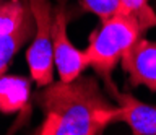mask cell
Masks as SVG:
<instances>
[{
    "label": "cell",
    "instance_id": "6da1fadb",
    "mask_svg": "<svg viewBox=\"0 0 156 135\" xmlns=\"http://www.w3.org/2000/svg\"><path fill=\"white\" fill-rule=\"evenodd\" d=\"M36 103L44 112L39 135H99L120 117L94 76L52 81L36 94Z\"/></svg>",
    "mask_w": 156,
    "mask_h": 135
},
{
    "label": "cell",
    "instance_id": "7a4b0ae2",
    "mask_svg": "<svg viewBox=\"0 0 156 135\" xmlns=\"http://www.w3.org/2000/svg\"><path fill=\"white\" fill-rule=\"evenodd\" d=\"M141 31L135 16L115 12L112 16L102 20L101 26L91 33L85 55L88 65L106 83V88L114 85L112 72L125 52L140 39Z\"/></svg>",
    "mask_w": 156,
    "mask_h": 135
},
{
    "label": "cell",
    "instance_id": "3957f363",
    "mask_svg": "<svg viewBox=\"0 0 156 135\" xmlns=\"http://www.w3.org/2000/svg\"><path fill=\"white\" fill-rule=\"evenodd\" d=\"M34 16L36 30L26 51L31 80L39 88L54 81V8L51 0H26Z\"/></svg>",
    "mask_w": 156,
    "mask_h": 135
},
{
    "label": "cell",
    "instance_id": "277c9868",
    "mask_svg": "<svg viewBox=\"0 0 156 135\" xmlns=\"http://www.w3.org/2000/svg\"><path fill=\"white\" fill-rule=\"evenodd\" d=\"M36 30L26 0H0V76Z\"/></svg>",
    "mask_w": 156,
    "mask_h": 135
},
{
    "label": "cell",
    "instance_id": "5b68a950",
    "mask_svg": "<svg viewBox=\"0 0 156 135\" xmlns=\"http://www.w3.org/2000/svg\"><path fill=\"white\" fill-rule=\"evenodd\" d=\"M68 12L62 5L54 10V65L60 81L78 78L88 67L85 51L72 44L68 37Z\"/></svg>",
    "mask_w": 156,
    "mask_h": 135
},
{
    "label": "cell",
    "instance_id": "8992f818",
    "mask_svg": "<svg viewBox=\"0 0 156 135\" xmlns=\"http://www.w3.org/2000/svg\"><path fill=\"white\" fill-rule=\"evenodd\" d=\"M122 69L133 86H146L156 93V41L140 39L124 54Z\"/></svg>",
    "mask_w": 156,
    "mask_h": 135
},
{
    "label": "cell",
    "instance_id": "52a82bcc",
    "mask_svg": "<svg viewBox=\"0 0 156 135\" xmlns=\"http://www.w3.org/2000/svg\"><path fill=\"white\" fill-rule=\"evenodd\" d=\"M107 91L120 109L119 122L127 124L135 135H156V106L146 104L130 93H122L115 85L107 86Z\"/></svg>",
    "mask_w": 156,
    "mask_h": 135
},
{
    "label": "cell",
    "instance_id": "ba28073f",
    "mask_svg": "<svg viewBox=\"0 0 156 135\" xmlns=\"http://www.w3.org/2000/svg\"><path fill=\"white\" fill-rule=\"evenodd\" d=\"M31 83L18 75L0 76V111L5 114L24 112L29 104Z\"/></svg>",
    "mask_w": 156,
    "mask_h": 135
},
{
    "label": "cell",
    "instance_id": "9c48e42d",
    "mask_svg": "<svg viewBox=\"0 0 156 135\" xmlns=\"http://www.w3.org/2000/svg\"><path fill=\"white\" fill-rule=\"evenodd\" d=\"M119 12L135 16L143 31L156 26V12L148 0H119Z\"/></svg>",
    "mask_w": 156,
    "mask_h": 135
},
{
    "label": "cell",
    "instance_id": "30bf717a",
    "mask_svg": "<svg viewBox=\"0 0 156 135\" xmlns=\"http://www.w3.org/2000/svg\"><path fill=\"white\" fill-rule=\"evenodd\" d=\"M81 3L88 12L96 15L101 21L119 12V0H81Z\"/></svg>",
    "mask_w": 156,
    "mask_h": 135
}]
</instances>
